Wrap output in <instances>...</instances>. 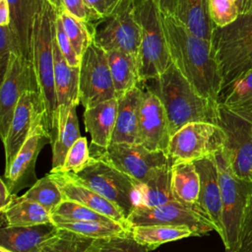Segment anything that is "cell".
I'll return each instance as SVG.
<instances>
[{"mask_svg": "<svg viewBox=\"0 0 252 252\" xmlns=\"http://www.w3.org/2000/svg\"><path fill=\"white\" fill-rule=\"evenodd\" d=\"M162 16L172 63L201 95L218 102L222 76L212 41L192 33L176 17Z\"/></svg>", "mask_w": 252, "mask_h": 252, "instance_id": "obj_1", "label": "cell"}, {"mask_svg": "<svg viewBox=\"0 0 252 252\" xmlns=\"http://www.w3.org/2000/svg\"><path fill=\"white\" fill-rule=\"evenodd\" d=\"M164 106L170 138L186 124L217 122L219 103L201 95L173 63L158 77L143 83Z\"/></svg>", "mask_w": 252, "mask_h": 252, "instance_id": "obj_2", "label": "cell"}, {"mask_svg": "<svg viewBox=\"0 0 252 252\" xmlns=\"http://www.w3.org/2000/svg\"><path fill=\"white\" fill-rule=\"evenodd\" d=\"M57 14L46 0L32 34L31 62L44 109V122L54 143L58 134V103L54 80V37Z\"/></svg>", "mask_w": 252, "mask_h": 252, "instance_id": "obj_3", "label": "cell"}, {"mask_svg": "<svg viewBox=\"0 0 252 252\" xmlns=\"http://www.w3.org/2000/svg\"><path fill=\"white\" fill-rule=\"evenodd\" d=\"M212 44L221 71L222 91L252 69V11L225 27H216Z\"/></svg>", "mask_w": 252, "mask_h": 252, "instance_id": "obj_4", "label": "cell"}, {"mask_svg": "<svg viewBox=\"0 0 252 252\" xmlns=\"http://www.w3.org/2000/svg\"><path fill=\"white\" fill-rule=\"evenodd\" d=\"M141 28L138 57L141 84L161 75L172 63L166 40L163 16L154 0H135Z\"/></svg>", "mask_w": 252, "mask_h": 252, "instance_id": "obj_5", "label": "cell"}, {"mask_svg": "<svg viewBox=\"0 0 252 252\" xmlns=\"http://www.w3.org/2000/svg\"><path fill=\"white\" fill-rule=\"evenodd\" d=\"M222 204L223 237L225 252L232 251L238 241L245 212L252 198V181L238 177L231 169L223 149L215 154Z\"/></svg>", "mask_w": 252, "mask_h": 252, "instance_id": "obj_6", "label": "cell"}, {"mask_svg": "<svg viewBox=\"0 0 252 252\" xmlns=\"http://www.w3.org/2000/svg\"><path fill=\"white\" fill-rule=\"evenodd\" d=\"M68 174L114 204L126 219L140 203L142 184L103 160L92 157L82 170Z\"/></svg>", "mask_w": 252, "mask_h": 252, "instance_id": "obj_7", "label": "cell"}, {"mask_svg": "<svg viewBox=\"0 0 252 252\" xmlns=\"http://www.w3.org/2000/svg\"><path fill=\"white\" fill-rule=\"evenodd\" d=\"M91 156L109 163L141 184L156 168L170 163L165 152L152 151L137 143H110L105 149L92 145Z\"/></svg>", "mask_w": 252, "mask_h": 252, "instance_id": "obj_8", "label": "cell"}, {"mask_svg": "<svg viewBox=\"0 0 252 252\" xmlns=\"http://www.w3.org/2000/svg\"><path fill=\"white\" fill-rule=\"evenodd\" d=\"M223 144L224 134L218 124L192 122L171 136L166 154L170 163L194 161L215 156Z\"/></svg>", "mask_w": 252, "mask_h": 252, "instance_id": "obj_9", "label": "cell"}, {"mask_svg": "<svg viewBox=\"0 0 252 252\" xmlns=\"http://www.w3.org/2000/svg\"><path fill=\"white\" fill-rule=\"evenodd\" d=\"M79 91L85 109L116 97L107 52L94 42L81 57Z\"/></svg>", "mask_w": 252, "mask_h": 252, "instance_id": "obj_10", "label": "cell"}, {"mask_svg": "<svg viewBox=\"0 0 252 252\" xmlns=\"http://www.w3.org/2000/svg\"><path fill=\"white\" fill-rule=\"evenodd\" d=\"M105 20L104 26L94 31V43L105 51L121 50L139 57L141 28L136 16L135 0H123Z\"/></svg>", "mask_w": 252, "mask_h": 252, "instance_id": "obj_11", "label": "cell"}, {"mask_svg": "<svg viewBox=\"0 0 252 252\" xmlns=\"http://www.w3.org/2000/svg\"><path fill=\"white\" fill-rule=\"evenodd\" d=\"M216 124L224 134L222 149L232 171L252 181V122L219 104Z\"/></svg>", "mask_w": 252, "mask_h": 252, "instance_id": "obj_12", "label": "cell"}, {"mask_svg": "<svg viewBox=\"0 0 252 252\" xmlns=\"http://www.w3.org/2000/svg\"><path fill=\"white\" fill-rule=\"evenodd\" d=\"M131 225L169 224L186 225L193 228L199 236L215 230V226L207 215L199 207H192L178 201L147 207L138 204L127 218Z\"/></svg>", "mask_w": 252, "mask_h": 252, "instance_id": "obj_13", "label": "cell"}, {"mask_svg": "<svg viewBox=\"0 0 252 252\" xmlns=\"http://www.w3.org/2000/svg\"><path fill=\"white\" fill-rule=\"evenodd\" d=\"M29 91L37 92L32 62L22 54L13 53L0 88V137L5 140L21 96Z\"/></svg>", "mask_w": 252, "mask_h": 252, "instance_id": "obj_14", "label": "cell"}, {"mask_svg": "<svg viewBox=\"0 0 252 252\" xmlns=\"http://www.w3.org/2000/svg\"><path fill=\"white\" fill-rule=\"evenodd\" d=\"M41 125H45V122L40 96L37 92H26L17 104L7 136L3 141L5 168L14 160L28 138Z\"/></svg>", "mask_w": 252, "mask_h": 252, "instance_id": "obj_15", "label": "cell"}, {"mask_svg": "<svg viewBox=\"0 0 252 252\" xmlns=\"http://www.w3.org/2000/svg\"><path fill=\"white\" fill-rule=\"evenodd\" d=\"M142 88L143 96L139 110L137 144L152 151L166 153L170 134L164 106L156 94L145 86Z\"/></svg>", "mask_w": 252, "mask_h": 252, "instance_id": "obj_16", "label": "cell"}, {"mask_svg": "<svg viewBox=\"0 0 252 252\" xmlns=\"http://www.w3.org/2000/svg\"><path fill=\"white\" fill-rule=\"evenodd\" d=\"M46 143H51V138L45 125H41L28 138L14 160L5 168L2 179L14 195L37 181L34 170L35 161Z\"/></svg>", "mask_w": 252, "mask_h": 252, "instance_id": "obj_17", "label": "cell"}, {"mask_svg": "<svg viewBox=\"0 0 252 252\" xmlns=\"http://www.w3.org/2000/svg\"><path fill=\"white\" fill-rule=\"evenodd\" d=\"M200 177V193L198 205L210 219L215 231L223 237L222 204L219 178V170L215 156L193 161Z\"/></svg>", "mask_w": 252, "mask_h": 252, "instance_id": "obj_18", "label": "cell"}, {"mask_svg": "<svg viewBox=\"0 0 252 252\" xmlns=\"http://www.w3.org/2000/svg\"><path fill=\"white\" fill-rule=\"evenodd\" d=\"M58 184L63 199L84 205L109 219L129 226L123 213L110 201L94 191L85 184L74 179L70 174L63 172H49Z\"/></svg>", "mask_w": 252, "mask_h": 252, "instance_id": "obj_19", "label": "cell"}, {"mask_svg": "<svg viewBox=\"0 0 252 252\" xmlns=\"http://www.w3.org/2000/svg\"><path fill=\"white\" fill-rule=\"evenodd\" d=\"M54 80L58 103V129L70 109L80 103V66H71L60 51L54 37Z\"/></svg>", "mask_w": 252, "mask_h": 252, "instance_id": "obj_20", "label": "cell"}, {"mask_svg": "<svg viewBox=\"0 0 252 252\" xmlns=\"http://www.w3.org/2000/svg\"><path fill=\"white\" fill-rule=\"evenodd\" d=\"M59 227L53 222L29 226H3L0 246L13 252H39L42 245L57 234Z\"/></svg>", "mask_w": 252, "mask_h": 252, "instance_id": "obj_21", "label": "cell"}, {"mask_svg": "<svg viewBox=\"0 0 252 252\" xmlns=\"http://www.w3.org/2000/svg\"><path fill=\"white\" fill-rule=\"evenodd\" d=\"M142 96L143 88L140 85L117 97V116L111 143H137Z\"/></svg>", "mask_w": 252, "mask_h": 252, "instance_id": "obj_22", "label": "cell"}, {"mask_svg": "<svg viewBox=\"0 0 252 252\" xmlns=\"http://www.w3.org/2000/svg\"><path fill=\"white\" fill-rule=\"evenodd\" d=\"M117 107L118 101L115 97L85 109L84 122L86 130L91 134L93 146L105 149L110 145L116 122Z\"/></svg>", "mask_w": 252, "mask_h": 252, "instance_id": "obj_23", "label": "cell"}, {"mask_svg": "<svg viewBox=\"0 0 252 252\" xmlns=\"http://www.w3.org/2000/svg\"><path fill=\"white\" fill-rule=\"evenodd\" d=\"M11 10V28L18 38L22 54L31 61L32 34L34 21L46 0H7Z\"/></svg>", "mask_w": 252, "mask_h": 252, "instance_id": "obj_24", "label": "cell"}, {"mask_svg": "<svg viewBox=\"0 0 252 252\" xmlns=\"http://www.w3.org/2000/svg\"><path fill=\"white\" fill-rule=\"evenodd\" d=\"M192 33L212 41L216 28L209 13V0H176L175 16Z\"/></svg>", "mask_w": 252, "mask_h": 252, "instance_id": "obj_25", "label": "cell"}, {"mask_svg": "<svg viewBox=\"0 0 252 252\" xmlns=\"http://www.w3.org/2000/svg\"><path fill=\"white\" fill-rule=\"evenodd\" d=\"M171 191L175 201L200 208V177L193 161L171 163Z\"/></svg>", "mask_w": 252, "mask_h": 252, "instance_id": "obj_26", "label": "cell"}, {"mask_svg": "<svg viewBox=\"0 0 252 252\" xmlns=\"http://www.w3.org/2000/svg\"><path fill=\"white\" fill-rule=\"evenodd\" d=\"M218 103L252 122V69L223 89Z\"/></svg>", "mask_w": 252, "mask_h": 252, "instance_id": "obj_27", "label": "cell"}, {"mask_svg": "<svg viewBox=\"0 0 252 252\" xmlns=\"http://www.w3.org/2000/svg\"><path fill=\"white\" fill-rule=\"evenodd\" d=\"M106 52L117 98L141 85L138 60L132 54L121 50Z\"/></svg>", "mask_w": 252, "mask_h": 252, "instance_id": "obj_28", "label": "cell"}, {"mask_svg": "<svg viewBox=\"0 0 252 252\" xmlns=\"http://www.w3.org/2000/svg\"><path fill=\"white\" fill-rule=\"evenodd\" d=\"M133 237L149 250L156 249L159 245L189 236H199L191 227L186 225L151 224L129 226Z\"/></svg>", "mask_w": 252, "mask_h": 252, "instance_id": "obj_29", "label": "cell"}, {"mask_svg": "<svg viewBox=\"0 0 252 252\" xmlns=\"http://www.w3.org/2000/svg\"><path fill=\"white\" fill-rule=\"evenodd\" d=\"M174 201L171 191V163L156 168L142 184L140 205L156 207Z\"/></svg>", "mask_w": 252, "mask_h": 252, "instance_id": "obj_30", "label": "cell"}, {"mask_svg": "<svg viewBox=\"0 0 252 252\" xmlns=\"http://www.w3.org/2000/svg\"><path fill=\"white\" fill-rule=\"evenodd\" d=\"M51 220L59 228L93 239L113 236L129 230V226L115 220H75L55 216H51Z\"/></svg>", "mask_w": 252, "mask_h": 252, "instance_id": "obj_31", "label": "cell"}, {"mask_svg": "<svg viewBox=\"0 0 252 252\" xmlns=\"http://www.w3.org/2000/svg\"><path fill=\"white\" fill-rule=\"evenodd\" d=\"M7 226H29L52 222L51 214L39 204L16 197L13 204L1 213Z\"/></svg>", "mask_w": 252, "mask_h": 252, "instance_id": "obj_32", "label": "cell"}, {"mask_svg": "<svg viewBox=\"0 0 252 252\" xmlns=\"http://www.w3.org/2000/svg\"><path fill=\"white\" fill-rule=\"evenodd\" d=\"M76 107L73 106L70 109L66 122L59 127L57 137L52 144V168L50 172H56L62 167L68 151L81 137Z\"/></svg>", "mask_w": 252, "mask_h": 252, "instance_id": "obj_33", "label": "cell"}, {"mask_svg": "<svg viewBox=\"0 0 252 252\" xmlns=\"http://www.w3.org/2000/svg\"><path fill=\"white\" fill-rule=\"evenodd\" d=\"M21 197L39 204L50 214L62 201H64L62 192L50 173L37 179V181Z\"/></svg>", "mask_w": 252, "mask_h": 252, "instance_id": "obj_34", "label": "cell"}, {"mask_svg": "<svg viewBox=\"0 0 252 252\" xmlns=\"http://www.w3.org/2000/svg\"><path fill=\"white\" fill-rule=\"evenodd\" d=\"M59 16L77 54L82 57L87 48L94 42L95 28L92 27L91 23L77 19L66 10H63Z\"/></svg>", "mask_w": 252, "mask_h": 252, "instance_id": "obj_35", "label": "cell"}, {"mask_svg": "<svg viewBox=\"0 0 252 252\" xmlns=\"http://www.w3.org/2000/svg\"><path fill=\"white\" fill-rule=\"evenodd\" d=\"M86 252H149V248L135 240L130 230L124 233L94 239Z\"/></svg>", "mask_w": 252, "mask_h": 252, "instance_id": "obj_36", "label": "cell"}, {"mask_svg": "<svg viewBox=\"0 0 252 252\" xmlns=\"http://www.w3.org/2000/svg\"><path fill=\"white\" fill-rule=\"evenodd\" d=\"M93 241V238L59 228L58 233L47 240L39 252H86Z\"/></svg>", "mask_w": 252, "mask_h": 252, "instance_id": "obj_37", "label": "cell"}, {"mask_svg": "<svg viewBox=\"0 0 252 252\" xmlns=\"http://www.w3.org/2000/svg\"><path fill=\"white\" fill-rule=\"evenodd\" d=\"M51 216L75 220H113L93 209L73 201H62L51 213Z\"/></svg>", "mask_w": 252, "mask_h": 252, "instance_id": "obj_38", "label": "cell"}, {"mask_svg": "<svg viewBox=\"0 0 252 252\" xmlns=\"http://www.w3.org/2000/svg\"><path fill=\"white\" fill-rule=\"evenodd\" d=\"M92 159L87 139L80 137L67 153L62 167L56 172L77 173L82 170Z\"/></svg>", "mask_w": 252, "mask_h": 252, "instance_id": "obj_39", "label": "cell"}, {"mask_svg": "<svg viewBox=\"0 0 252 252\" xmlns=\"http://www.w3.org/2000/svg\"><path fill=\"white\" fill-rule=\"evenodd\" d=\"M209 13L218 28L231 24L240 15L235 0H209Z\"/></svg>", "mask_w": 252, "mask_h": 252, "instance_id": "obj_40", "label": "cell"}, {"mask_svg": "<svg viewBox=\"0 0 252 252\" xmlns=\"http://www.w3.org/2000/svg\"><path fill=\"white\" fill-rule=\"evenodd\" d=\"M13 53L22 54L20 43L10 25L0 26V73L1 79L6 73ZM23 55V54H22Z\"/></svg>", "mask_w": 252, "mask_h": 252, "instance_id": "obj_41", "label": "cell"}, {"mask_svg": "<svg viewBox=\"0 0 252 252\" xmlns=\"http://www.w3.org/2000/svg\"><path fill=\"white\" fill-rule=\"evenodd\" d=\"M55 40L67 62L74 67L80 66L81 57L77 54L62 22V19L57 15L55 22Z\"/></svg>", "mask_w": 252, "mask_h": 252, "instance_id": "obj_42", "label": "cell"}, {"mask_svg": "<svg viewBox=\"0 0 252 252\" xmlns=\"http://www.w3.org/2000/svg\"><path fill=\"white\" fill-rule=\"evenodd\" d=\"M230 252H252V198L245 212L237 244Z\"/></svg>", "mask_w": 252, "mask_h": 252, "instance_id": "obj_43", "label": "cell"}, {"mask_svg": "<svg viewBox=\"0 0 252 252\" xmlns=\"http://www.w3.org/2000/svg\"><path fill=\"white\" fill-rule=\"evenodd\" d=\"M62 2L64 10L81 21L91 23L98 20L97 16L87 5L86 0H62Z\"/></svg>", "mask_w": 252, "mask_h": 252, "instance_id": "obj_44", "label": "cell"}, {"mask_svg": "<svg viewBox=\"0 0 252 252\" xmlns=\"http://www.w3.org/2000/svg\"><path fill=\"white\" fill-rule=\"evenodd\" d=\"M123 0H86L89 8L97 16L98 20L108 18Z\"/></svg>", "mask_w": 252, "mask_h": 252, "instance_id": "obj_45", "label": "cell"}, {"mask_svg": "<svg viewBox=\"0 0 252 252\" xmlns=\"http://www.w3.org/2000/svg\"><path fill=\"white\" fill-rule=\"evenodd\" d=\"M17 196L14 195L6 185L5 181H0V212L4 213L14 202Z\"/></svg>", "mask_w": 252, "mask_h": 252, "instance_id": "obj_46", "label": "cell"}, {"mask_svg": "<svg viewBox=\"0 0 252 252\" xmlns=\"http://www.w3.org/2000/svg\"><path fill=\"white\" fill-rule=\"evenodd\" d=\"M158 6L162 15L175 16L176 0H154Z\"/></svg>", "mask_w": 252, "mask_h": 252, "instance_id": "obj_47", "label": "cell"}, {"mask_svg": "<svg viewBox=\"0 0 252 252\" xmlns=\"http://www.w3.org/2000/svg\"><path fill=\"white\" fill-rule=\"evenodd\" d=\"M11 26V10L7 0H0V26Z\"/></svg>", "mask_w": 252, "mask_h": 252, "instance_id": "obj_48", "label": "cell"}, {"mask_svg": "<svg viewBox=\"0 0 252 252\" xmlns=\"http://www.w3.org/2000/svg\"><path fill=\"white\" fill-rule=\"evenodd\" d=\"M239 14H246L252 11V0H235Z\"/></svg>", "mask_w": 252, "mask_h": 252, "instance_id": "obj_49", "label": "cell"}, {"mask_svg": "<svg viewBox=\"0 0 252 252\" xmlns=\"http://www.w3.org/2000/svg\"><path fill=\"white\" fill-rule=\"evenodd\" d=\"M47 1L53 7V9L55 10L57 15H60L63 12L64 6H63L62 0H47Z\"/></svg>", "mask_w": 252, "mask_h": 252, "instance_id": "obj_50", "label": "cell"}, {"mask_svg": "<svg viewBox=\"0 0 252 252\" xmlns=\"http://www.w3.org/2000/svg\"><path fill=\"white\" fill-rule=\"evenodd\" d=\"M0 252H13V251L5 248L4 246H0Z\"/></svg>", "mask_w": 252, "mask_h": 252, "instance_id": "obj_51", "label": "cell"}]
</instances>
